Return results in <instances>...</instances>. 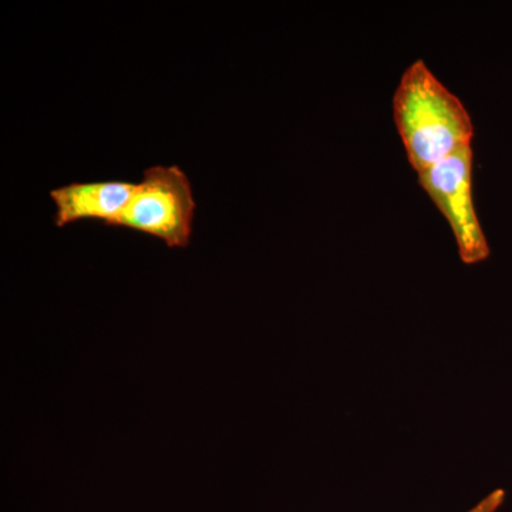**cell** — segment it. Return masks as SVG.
I'll return each instance as SVG.
<instances>
[{"instance_id":"6da1fadb","label":"cell","mask_w":512,"mask_h":512,"mask_svg":"<svg viewBox=\"0 0 512 512\" xmlns=\"http://www.w3.org/2000/svg\"><path fill=\"white\" fill-rule=\"evenodd\" d=\"M393 116L417 174L473 143L474 124L466 107L423 60L403 73L393 96Z\"/></svg>"},{"instance_id":"7a4b0ae2","label":"cell","mask_w":512,"mask_h":512,"mask_svg":"<svg viewBox=\"0 0 512 512\" xmlns=\"http://www.w3.org/2000/svg\"><path fill=\"white\" fill-rule=\"evenodd\" d=\"M194 214V195L184 171L178 165H156L144 170L143 180L111 227L143 232L168 248H187Z\"/></svg>"},{"instance_id":"3957f363","label":"cell","mask_w":512,"mask_h":512,"mask_svg":"<svg viewBox=\"0 0 512 512\" xmlns=\"http://www.w3.org/2000/svg\"><path fill=\"white\" fill-rule=\"evenodd\" d=\"M473 157V147H463L417 174L421 188L450 224L458 255L467 265L480 264L490 256V247L474 208Z\"/></svg>"},{"instance_id":"277c9868","label":"cell","mask_w":512,"mask_h":512,"mask_svg":"<svg viewBox=\"0 0 512 512\" xmlns=\"http://www.w3.org/2000/svg\"><path fill=\"white\" fill-rule=\"evenodd\" d=\"M137 184L128 181L72 183L50 191L55 204L56 227L83 220H97L111 227L127 207Z\"/></svg>"},{"instance_id":"5b68a950","label":"cell","mask_w":512,"mask_h":512,"mask_svg":"<svg viewBox=\"0 0 512 512\" xmlns=\"http://www.w3.org/2000/svg\"><path fill=\"white\" fill-rule=\"evenodd\" d=\"M504 500L505 491L498 488V490L487 495V497H485L484 500H481L476 507L471 508V510L467 512H495L501 507V505H503Z\"/></svg>"}]
</instances>
